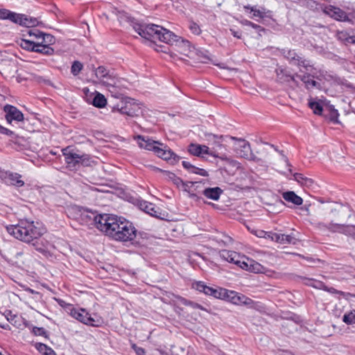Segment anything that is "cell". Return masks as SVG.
I'll return each instance as SVG.
<instances>
[{
  "label": "cell",
  "mask_w": 355,
  "mask_h": 355,
  "mask_svg": "<svg viewBox=\"0 0 355 355\" xmlns=\"http://www.w3.org/2000/svg\"><path fill=\"white\" fill-rule=\"evenodd\" d=\"M94 226L112 240L130 242L137 236V230L131 221L115 215L100 214L94 217Z\"/></svg>",
  "instance_id": "cell-1"
},
{
  "label": "cell",
  "mask_w": 355,
  "mask_h": 355,
  "mask_svg": "<svg viewBox=\"0 0 355 355\" xmlns=\"http://www.w3.org/2000/svg\"><path fill=\"white\" fill-rule=\"evenodd\" d=\"M6 231L16 240L24 243H31L43 236L47 229L39 221L23 219L18 224L7 226Z\"/></svg>",
  "instance_id": "cell-2"
},
{
  "label": "cell",
  "mask_w": 355,
  "mask_h": 355,
  "mask_svg": "<svg viewBox=\"0 0 355 355\" xmlns=\"http://www.w3.org/2000/svg\"><path fill=\"white\" fill-rule=\"evenodd\" d=\"M192 287L194 290L207 296L234 303L238 306H249L253 303L252 300L244 294L238 293L235 291L221 288L211 284L196 282L192 285Z\"/></svg>",
  "instance_id": "cell-3"
},
{
  "label": "cell",
  "mask_w": 355,
  "mask_h": 355,
  "mask_svg": "<svg viewBox=\"0 0 355 355\" xmlns=\"http://www.w3.org/2000/svg\"><path fill=\"white\" fill-rule=\"evenodd\" d=\"M135 140L141 149L151 151L169 165H175L179 162V156L165 144L141 135L135 137Z\"/></svg>",
  "instance_id": "cell-4"
},
{
  "label": "cell",
  "mask_w": 355,
  "mask_h": 355,
  "mask_svg": "<svg viewBox=\"0 0 355 355\" xmlns=\"http://www.w3.org/2000/svg\"><path fill=\"white\" fill-rule=\"evenodd\" d=\"M219 255L225 261L236 265L251 274H264L267 272V269L264 266L242 253L228 250H221L219 251Z\"/></svg>",
  "instance_id": "cell-5"
},
{
  "label": "cell",
  "mask_w": 355,
  "mask_h": 355,
  "mask_svg": "<svg viewBox=\"0 0 355 355\" xmlns=\"http://www.w3.org/2000/svg\"><path fill=\"white\" fill-rule=\"evenodd\" d=\"M61 306L67 310L73 318L82 324L89 326H93V327H100L104 324L103 319L99 315L92 313L84 308L74 306H67V305L64 306L61 305Z\"/></svg>",
  "instance_id": "cell-6"
},
{
  "label": "cell",
  "mask_w": 355,
  "mask_h": 355,
  "mask_svg": "<svg viewBox=\"0 0 355 355\" xmlns=\"http://www.w3.org/2000/svg\"><path fill=\"white\" fill-rule=\"evenodd\" d=\"M222 139L223 142L237 156L245 159H253V151L249 142L242 139L233 137H223Z\"/></svg>",
  "instance_id": "cell-7"
},
{
  "label": "cell",
  "mask_w": 355,
  "mask_h": 355,
  "mask_svg": "<svg viewBox=\"0 0 355 355\" xmlns=\"http://www.w3.org/2000/svg\"><path fill=\"white\" fill-rule=\"evenodd\" d=\"M146 31L153 38L170 45H174L181 41V38L177 35L159 25L148 24L146 27Z\"/></svg>",
  "instance_id": "cell-8"
},
{
  "label": "cell",
  "mask_w": 355,
  "mask_h": 355,
  "mask_svg": "<svg viewBox=\"0 0 355 355\" xmlns=\"http://www.w3.org/2000/svg\"><path fill=\"white\" fill-rule=\"evenodd\" d=\"M0 17L1 19H8L23 27L33 28L39 24L38 21L35 17L24 14L16 13L6 9L0 10Z\"/></svg>",
  "instance_id": "cell-9"
},
{
  "label": "cell",
  "mask_w": 355,
  "mask_h": 355,
  "mask_svg": "<svg viewBox=\"0 0 355 355\" xmlns=\"http://www.w3.org/2000/svg\"><path fill=\"white\" fill-rule=\"evenodd\" d=\"M138 206L142 211L148 214V215L156 217V218L165 221L175 220L169 212L163 210V209L160 208V207L157 206L156 205L153 204V203L142 201L139 203Z\"/></svg>",
  "instance_id": "cell-10"
},
{
  "label": "cell",
  "mask_w": 355,
  "mask_h": 355,
  "mask_svg": "<svg viewBox=\"0 0 355 355\" xmlns=\"http://www.w3.org/2000/svg\"><path fill=\"white\" fill-rule=\"evenodd\" d=\"M24 40L46 46L52 45L56 42V38L53 35L34 30L28 31Z\"/></svg>",
  "instance_id": "cell-11"
},
{
  "label": "cell",
  "mask_w": 355,
  "mask_h": 355,
  "mask_svg": "<svg viewBox=\"0 0 355 355\" xmlns=\"http://www.w3.org/2000/svg\"><path fill=\"white\" fill-rule=\"evenodd\" d=\"M257 237L265 238L266 240L272 241L280 244H295L296 240L291 236L283 234L268 233L265 231H256L254 233Z\"/></svg>",
  "instance_id": "cell-12"
},
{
  "label": "cell",
  "mask_w": 355,
  "mask_h": 355,
  "mask_svg": "<svg viewBox=\"0 0 355 355\" xmlns=\"http://www.w3.org/2000/svg\"><path fill=\"white\" fill-rule=\"evenodd\" d=\"M64 156L67 163L74 166H77L85 163L87 160L84 155L81 154L77 149L74 147H69L62 150Z\"/></svg>",
  "instance_id": "cell-13"
},
{
  "label": "cell",
  "mask_w": 355,
  "mask_h": 355,
  "mask_svg": "<svg viewBox=\"0 0 355 355\" xmlns=\"http://www.w3.org/2000/svg\"><path fill=\"white\" fill-rule=\"evenodd\" d=\"M20 46L23 49L26 50V51L40 53L44 55H51L54 52L52 48L50 47L49 46L42 45V44L35 43V42L24 40V39H22L21 41Z\"/></svg>",
  "instance_id": "cell-14"
},
{
  "label": "cell",
  "mask_w": 355,
  "mask_h": 355,
  "mask_svg": "<svg viewBox=\"0 0 355 355\" xmlns=\"http://www.w3.org/2000/svg\"><path fill=\"white\" fill-rule=\"evenodd\" d=\"M324 12L331 18L339 21V22H350L349 16L344 10L333 6H326L324 8Z\"/></svg>",
  "instance_id": "cell-15"
},
{
  "label": "cell",
  "mask_w": 355,
  "mask_h": 355,
  "mask_svg": "<svg viewBox=\"0 0 355 355\" xmlns=\"http://www.w3.org/2000/svg\"><path fill=\"white\" fill-rule=\"evenodd\" d=\"M5 113H6V119L7 122L11 124L13 121L16 122H22L24 120V117L22 112L15 106L11 105H6L3 108Z\"/></svg>",
  "instance_id": "cell-16"
},
{
  "label": "cell",
  "mask_w": 355,
  "mask_h": 355,
  "mask_svg": "<svg viewBox=\"0 0 355 355\" xmlns=\"http://www.w3.org/2000/svg\"><path fill=\"white\" fill-rule=\"evenodd\" d=\"M187 151L192 156L201 158H206L212 154L208 147L199 144H191L187 148Z\"/></svg>",
  "instance_id": "cell-17"
},
{
  "label": "cell",
  "mask_w": 355,
  "mask_h": 355,
  "mask_svg": "<svg viewBox=\"0 0 355 355\" xmlns=\"http://www.w3.org/2000/svg\"><path fill=\"white\" fill-rule=\"evenodd\" d=\"M1 181L13 186L22 187L24 185V181L21 180V176L15 173L3 172L1 170Z\"/></svg>",
  "instance_id": "cell-18"
},
{
  "label": "cell",
  "mask_w": 355,
  "mask_h": 355,
  "mask_svg": "<svg viewBox=\"0 0 355 355\" xmlns=\"http://www.w3.org/2000/svg\"><path fill=\"white\" fill-rule=\"evenodd\" d=\"M283 54L286 56L288 59L292 60V62H295L296 64L300 66H302L304 67H308L311 66L310 62L307 60L306 58H303L298 54L296 51L291 49H284L283 51Z\"/></svg>",
  "instance_id": "cell-19"
},
{
  "label": "cell",
  "mask_w": 355,
  "mask_h": 355,
  "mask_svg": "<svg viewBox=\"0 0 355 355\" xmlns=\"http://www.w3.org/2000/svg\"><path fill=\"white\" fill-rule=\"evenodd\" d=\"M3 315H4L5 318L7 319V321L10 324H11L12 326H15V328H18L19 330L24 329L26 328V324H25L22 317H19L15 312L7 310V311L4 312Z\"/></svg>",
  "instance_id": "cell-20"
},
{
  "label": "cell",
  "mask_w": 355,
  "mask_h": 355,
  "mask_svg": "<svg viewBox=\"0 0 355 355\" xmlns=\"http://www.w3.org/2000/svg\"><path fill=\"white\" fill-rule=\"evenodd\" d=\"M182 165L184 168L186 169L187 172L191 174L199 175V176H203V177H208L209 176L208 172L205 169L199 168L191 164L190 162L187 161H183Z\"/></svg>",
  "instance_id": "cell-21"
},
{
  "label": "cell",
  "mask_w": 355,
  "mask_h": 355,
  "mask_svg": "<svg viewBox=\"0 0 355 355\" xmlns=\"http://www.w3.org/2000/svg\"><path fill=\"white\" fill-rule=\"evenodd\" d=\"M223 193V190L220 187H211V188H207L203 192V194L206 196L208 199L217 201L220 199L221 194Z\"/></svg>",
  "instance_id": "cell-22"
},
{
  "label": "cell",
  "mask_w": 355,
  "mask_h": 355,
  "mask_svg": "<svg viewBox=\"0 0 355 355\" xmlns=\"http://www.w3.org/2000/svg\"><path fill=\"white\" fill-rule=\"evenodd\" d=\"M244 8H245L246 12L255 17L264 18L267 15V12L260 7L247 6L244 7Z\"/></svg>",
  "instance_id": "cell-23"
},
{
  "label": "cell",
  "mask_w": 355,
  "mask_h": 355,
  "mask_svg": "<svg viewBox=\"0 0 355 355\" xmlns=\"http://www.w3.org/2000/svg\"><path fill=\"white\" fill-rule=\"evenodd\" d=\"M284 199L286 200L288 202L293 203L296 206H301L303 204V200L302 198L300 197L297 194L293 192H287L283 194Z\"/></svg>",
  "instance_id": "cell-24"
},
{
  "label": "cell",
  "mask_w": 355,
  "mask_h": 355,
  "mask_svg": "<svg viewBox=\"0 0 355 355\" xmlns=\"http://www.w3.org/2000/svg\"><path fill=\"white\" fill-rule=\"evenodd\" d=\"M92 104L97 108H104L107 106V99L103 94L97 93L94 96Z\"/></svg>",
  "instance_id": "cell-25"
},
{
  "label": "cell",
  "mask_w": 355,
  "mask_h": 355,
  "mask_svg": "<svg viewBox=\"0 0 355 355\" xmlns=\"http://www.w3.org/2000/svg\"><path fill=\"white\" fill-rule=\"evenodd\" d=\"M35 349L37 350L39 353L42 355H56V353L52 349H50L49 346H46L45 344L37 343L35 344Z\"/></svg>",
  "instance_id": "cell-26"
},
{
  "label": "cell",
  "mask_w": 355,
  "mask_h": 355,
  "mask_svg": "<svg viewBox=\"0 0 355 355\" xmlns=\"http://www.w3.org/2000/svg\"><path fill=\"white\" fill-rule=\"evenodd\" d=\"M83 64L81 62L76 60V61L73 62L72 67H71V72L74 76H78L83 70Z\"/></svg>",
  "instance_id": "cell-27"
},
{
  "label": "cell",
  "mask_w": 355,
  "mask_h": 355,
  "mask_svg": "<svg viewBox=\"0 0 355 355\" xmlns=\"http://www.w3.org/2000/svg\"><path fill=\"white\" fill-rule=\"evenodd\" d=\"M344 322L347 325L355 324V311L347 312L344 315Z\"/></svg>",
  "instance_id": "cell-28"
},
{
  "label": "cell",
  "mask_w": 355,
  "mask_h": 355,
  "mask_svg": "<svg viewBox=\"0 0 355 355\" xmlns=\"http://www.w3.org/2000/svg\"><path fill=\"white\" fill-rule=\"evenodd\" d=\"M310 107L311 108L312 111L315 112L316 115H322L323 112H324V108H323L320 103L317 102H310Z\"/></svg>",
  "instance_id": "cell-29"
},
{
  "label": "cell",
  "mask_w": 355,
  "mask_h": 355,
  "mask_svg": "<svg viewBox=\"0 0 355 355\" xmlns=\"http://www.w3.org/2000/svg\"><path fill=\"white\" fill-rule=\"evenodd\" d=\"M33 333H34V335H36V336L42 337H44V338L49 339V333H48L47 331L44 330V328L35 327L33 328Z\"/></svg>",
  "instance_id": "cell-30"
},
{
  "label": "cell",
  "mask_w": 355,
  "mask_h": 355,
  "mask_svg": "<svg viewBox=\"0 0 355 355\" xmlns=\"http://www.w3.org/2000/svg\"><path fill=\"white\" fill-rule=\"evenodd\" d=\"M296 179L297 180L299 183L303 184V185H308V183H311V180L308 179L306 176H303V174H296L294 175Z\"/></svg>",
  "instance_id": "cell-31"
},
{
  "label": "cell",
  "mask_w": 355,
  "mask_h": 355,
  "mask_svg": "<svg viewBox=\"0 0 355 355\" xmlns=\"http://www.w3.org/2000/svg\"><path fill=\"white\" fill-rule=\"evenodd\" d=\"M108 74V70L104 67H98L96 70V74L99 78H102Z\"/></svg>",
  "instance_id": "cell-32"
},
{
  "label": "cell",
  "mask_w": 355,
  "mask_h": 355,
  "mask_svg": "<svg viewBox=\"0 0 355 355\" xmlns=\"http://www.w3.org/2000/svg\"><path fill=\"white\" fill-rule=\"evenodd\" d=\"M190 29L191 30V31H192V33L196 35H201V32H202L201 31V29L200 28L199 26H198L197 24H195V23L193 22L191 23Z\"/></svg>",
  "instance_id": "cell-33"
},
{
  "label": "cell",
  "mask_w": 355,
  "mask_h": 355,
  "mask_svg": "<svg viewBox=\"0 0 355 355\" xmlns=\"http://www.w3.org/2000/svg\"><path fill=\"white\" fill-rule=\"evenodd\" d=\"M133 349L135 351V353H137V354H145V351H144L143 349H140V348L137 347V346L133 345Z\"/></svg>",
  "instance_id": "cell-34"
},
{
  "label": "cell",
  "mask_w": 355,
  "mask_h": 355,
  "mask_svg": "<svg viewBox=\"0 0 355 355\" xmlns=\"http://www.w3.org/2000/svg\"><path fill=\"white\" fill-rule=\"evenodd\" d=\"M346 41L350 44H355V35H352V36H350L346 39Z\"/></svg>",
  "instance_id": "cell-35"
},
{
  "label": "cell",
  "mask_w": 355,
  "mask_h": 355,
  "mask_svg": "<svg viewBox=\"0 0 355 355\" xmlns=\"http://www.w3.org/2000/svg\"><path fill=\"white\" fill-rule=\"evenodd\" d=\"M1 328H2V329L8 330V331H9V330H10V328H9V327H8V326H3V324L1 325Z\"/></svg>",
  "instance_id": "cell-36"
},
{
  "label": "cell",
  "mask_w": 355,
  "mask_h": 355,
  "mask_svg": "<svg viewBox=\"0 0 355 355\" xmlns=\"http://www.w3.org/2000/svg\"></svg>",
  "instance_id": "cell-37"
}]
</instances>
